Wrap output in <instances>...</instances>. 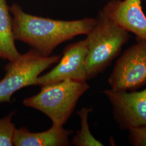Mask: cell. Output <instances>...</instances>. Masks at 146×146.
<instances>
[{
	"instance_id": "3957f363",
	"label": "cell",
	"mask_w": 146,
	"mask_h": 146,
	"mask_svg": "<svg viewBox=\"0 0 146 146\" xmlns=\"http://www.w3.org/2000/svg\"><path fill=\"white\" fill-rule=\"evenodd\" d=\"M89 89L86 81L64 80L42 86L38 94L25 99L23 104L47 115L53 125L63 126L72 115L79 99Z\"/></svg>"
},
{
	"instance_id": "5b68a950",
	"label": "cell",
	"mask_w": 146,
	"mask_h": 146,
	"mask_svg": "<svg viewBox=\"0 0 146 146\" xmlns=\"http://www.w3.org/2000/svg\"><path fill=\"white\" fill-rule=\"evenodd\" d=\"M136 40L118 58L108 78L113 90H134L146 84V41Z\"/></svg>"
},
{
	"instance_id": "ba28073f",
	"label": "cell",
	"mask_w": 146,
	"mask_h": 146,
	"mask_svg": "<svg viewBox=\"0 0 146 146\" xmlns=\"http://www.w3.org/2000/svg\"><path fill=\"white\" fill-rule=\"evenodd\" d=\"M102 11L136 38L146 41V15L141 0H111Z\"/></svg>"
},
{
	"instance_id": "6da1fadb",
	"label": "cell",
	"mask_w": 146,
	"mask_h": 146,
	"mask_svg": "<svg viewBox=\"0 0 146 146\" xmlns=\"http://www.w3.org/2000/svg\"><path fill=\"white\" fill-rule=\"evenodd\" d=\"M9 9L15 41L26 43L45 56H50L63 42L78 35H87L96 22L94 18L64 21L32 15L17 4Z\"/></svg>"
},
{
	"instance_id": "7a4b0ae2",
	"label": "cell",
	"mask_w": 146,
	"mask_h": 146,
	"mask_svg": "<svg viewBox=\"0 0 146 146\" xmlns=\"http://www.w3.org/2000/svg\"><path fill=\"white\" fill-rule=\"evenodd\" d=\"M96 22L87 35L88 51L86 61L87 80L102 73L129 40V33L102 10Z\"/></svg>"
},
{
	"instance_id": "30bf717a",
	"label": "cell",
	"mask_w": 146,
	"mask_h": 146,
	"mask_svg": "<svg viewBox=\"0 0 146 146\" xmlns=\"http://www.w3.org/2000/svg\"><path fill=\"white\" fill-rule=\"evenodd\" d=\"M15 41L9 7L7 0H0V58L13 61L20 56Z\"/></svg>"
},
{
	"instance_id": "8fae6325",
	"label": "cell",
	"mask_w": 146,
	"mask_h": 146,
	"mask_svg": "<svg viewBox=\"0 0 146 146\" xmlns=\"http://www.w3.org/2000/svg\"><path fill=\"white\" fill-rule=\"evenodd\" d=\"M92 108H83L78 111L80 119L81 128L76 132L71 143L76 146H102L104 144L94 137L92 134L88 122L89 113Z\"/></svg>"
},
{
	"instance_id": "8992f818",
	"label": "cell",
	"mask_w": 146,
	"mask_h": 146,
	"mask_svg": "<svg viewBox=\"0 0 146 146\" xmlns=\"http://www.w3.org/2000/svg\"><path fill=\"white\" fill-rule=\"evenodd\" d=\"M104 93L112 108L113 116L119 127L128 131L146 126V88L139 92L106 89Z\"/></svg>"
},
{
	"instance_id": "9c48e42d",
	"label": "cell",
	"mask_w": 146,
	"mask_h": 146,
	"mask_svg": "<svg viewBox=\"0 0 146 146\" xmlns=\"http://www.w3.org/2000/svg\"><path fill=\"white\" fill-rule=\"evenodd\" d=\"M74 133L63 126L53 125L48 130L33 133L25 127L16 128L13 143L15 146H70L69 137Z\"/></svg>"
},
{
	"instance_id": "52a82bcc",
	"label": "cell",
	"mask_w": 146,
	"mask_h": 146,
	"mask_svg": "<svg viewBox=\"0 0 146 146\" xmlns=\"http://www.w3.org/2000/svg\"><path fill=\"white\" fill-rule=\"evenodd\" d=\"M88 51L86 38L68 45L64 49L58 64L37 78L36 86L42 87L67 80L87 81L86 61Z\"/></svg>"
},
{
	"instance_id": "277c9868",
	"label": "cell",
	"mask_w": 146,
	"mask_h": 146,
	"mask_svg": "<svg viewBox=\"0 0 146 146\" xmlns=\"http://www.w3.org/2000/svg\"><path fill=\"white\" fill-rule=\"evenodd\" d=\"M61 55L45 56L34 49L21 54L5 66V74L0 80V103L11 102L13 94L21 89L36 85L41 74L58 63Z\"/></svg>"
},
{
	"instance_id": "4fadbf2b",
	"label": "cell",
	"mask_w": 146,
	"mask_h": 146,
	"mask_svg": "<svg viewBox=\"0 0 146 146\" xmlns=\"http://www.w3.org/2000/svg\"><path fill=\"white\" fill-rule=\"evenodd\" d=\"M129 141L135 146H146V126L132 128L128 130Z\"/></svg>"
},
{
	"instance_id": "7c38bea8",
	"label": "cell",
	"mask_w": 146,
	"mask_h": 146,
	"mask_svg": "<svg viewBox=\"0 0 146 146\" xmlns=\"http://www.w3.org/2000/svg\"><path fill=\"white\" fill-rule=\"evenodd\" d=\"M15 111L2 118H0V146H13L14 135L16 129L15 125L12 122Z\"/></svg>"
}]
</instances>
